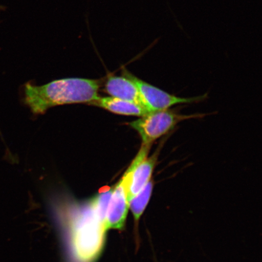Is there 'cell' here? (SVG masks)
<instances>
[{"label": "cell", "instance_id": "obj_9", "mask_svg": "<svg viewBox=\"0 0 262 262\" xmlns=\"http://www.w3.org/2000/svg\"><path fill=\"white\" fill-rule=\"evenodd\" d=\"M153 187L154 182L150 180L145 187L130 200L129 206L136 221L139 220L148 204L152 195Z\"/></svg>", "mask_w": 262, "mask_h": 262}, {"label": "cell", "instance_id": "obj_3", "mask_svg": "<svg viewBox=\"0 0 262 262\" xmlns=\"http://www.w3.org/2000/svg\"><path fill=\"white\" fill-rule=\"evenodd\" d=\"M204 114L183 115L168 110L154 111L129 123L139 134L142 144L151 145L166 135L182 121L204 117Z\"/></svg>", "mask_w": 262, "mask_h": 262}, {"label": "cell", "instance_id": "obj_5", "mask_svg": "<svg viewBox=\"0 0 262 262\" xmlns=\"http://www.w3.org/2000/svg\"><path fill=\"white\" fill-rule=\"evenodd\" d=\"M123 76L132 81L136 85L146 103L149 112L168 110L179 104L191 103L201 100L204 96L194 98H182L173 96L159 88L139 79L138 77L123 69Z\"/></svg>", "mask_w": 262, "mask_h": 262}, {"label": "cell", "instance_id": "obj_10", "mask_svg": "<svg viewBox=\"0 0 262 262\" xmlns=\"http://www.w3.org/2000/svg\"><path fill=\"white\" fill-rule=\"evenodd\" d=\"M114 188L107 187L98 194L96 198L91 201L98 217L104 224L105 222L108 206H109L111 196H112Z\"/></svg>", "mask_w": 262, "mask_h": 262}, {"label": "cell", "instance_id": "obj_6", "mask_svg": "<svg viewBox=\"0 0 262 262\" xmlns=\"http://www.w3.org/2000/svg\"><path fill=\"white\" fill-rule=\"evenodd\" d=\"M104 227L122 230L125 225L127 212L129 208L125 192L120 181L114 188L109 206H108Z\"/></svg>", "mask_w": 262, "mask_h": 262}, {"label": "cell", "instance_id": "obj_7", "mask_svg": "<svg viewBox=\"0 0 262 262\" xmlns=\"http://www.w3.org/2000/svg\"><path fill=\"white\" fill-rule=\"evenodd\" d=\"M105 90L111 96L135 103L149 112L138 88L128 78L110 75L105 83Z\"/></svg>", "mask_w": 262, "mask_h": 262}, {"label": "cell", "instance_id": "obj_1", "mask_svg": "<svg viewBox=\"0 0 262 262\" xmlns=\"http://www.w3.org/2000/svg\"><path fill=\"white\" fill-rule=\"evenodd\" d=\"M99 80L70 78L55 80L43 86L27 83L25 103L34 114H42L60 104L88 103L98 98Z\"/></svg>", "mask_w": 262, "mask_h": 262}, {"label": "cell", "instance_id": "obj_8", "mask_svg": "<svg viewBox=\"0 0 262 262\" xmlns=\"http://www.w3.org/2000/svg\"><path fill=\"white\" fill-rule=\"evenodd\" d=\"M89 104L104 108L114 113L125 116L142 117L149 113L135 103L116 97H99L96 100L91 101Z\"/></svg>", "mask_w": 262, "mask_h": 262}, {"label": "cell", "instance_id": "obj_4", "mask_svg": "<svg viewBox=\"0 0 262 262\" xmlns=\"http://www.w3.org/2000/svg\"><path fill=\"white\" fill-rule=\"evenodd\" d=\"M150 146L142 144L136 158L120 180L128 203L151 180L160 149L148 157Z\"/></svg>", "mask_w": 262, "mask_h": 262}, {"label": "cell", "instance_id": "obj_2", "mask_svg": "<svg viewBox=\"0 0 262 262\" xmlns=\"http://www.w3.org/2000/svg\"><path fill=\"white\" fill-rule=\"evenodd\" d=\"M70 229L72 247L77 260H96L102 250L107 230L91 202L78 209L71 219Z\"/></svg>", "mask_w": 262, "mask_h": 262}]
</instances>
